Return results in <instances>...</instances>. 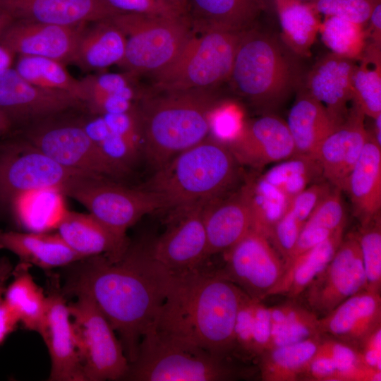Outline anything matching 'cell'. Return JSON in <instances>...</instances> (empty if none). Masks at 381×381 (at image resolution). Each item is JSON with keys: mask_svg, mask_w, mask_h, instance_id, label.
<instances>
[{"mask_svg": "<svg viewBox=\"0 0 381 381\" xmlns=\"http://www.w3.org/2000/svg\"><path fill=\"white\" fill-rule=\"evenodd\" d=\"M71 265L63 294L92 298L118 334L128 363L133 362L142 337L164 301L172 274L140 246H128L116 259L98 255Z\"/></svg>", "mask_w": 381, "mask_h": 381, "instance_id": "6da1fadb", "label": "cell"}, {"mask_svg": "<svg viewBox=\"0 0 381 381\" xmlns=\"http://www.w3.org/2000/svg\"><path fill=\"white\" fill-rule=\"evenodd\" d=\"M244 292L202 266L172 274L164 301L149 327L167 337L229 357L234 325Z\"/></svg>", "mask_w": 381, "mask_h": 381, "instance_id": "7a4b0ae2", "label": "cell"}, {"mask_svg": "<svg viewBox=\"0 0 381 381\" xmlns=\"http://www.w3.org/2000/svg\"><path fill=\"white\" fill-rule=\"evenodd\" d=\"M219 101L212 89H152L140 97L142 150L151 164L157 169L207 138L210 114Z\"/></svg>", "mask_w": 381, "mask_h": 381, "instance_id": "3957f363", "label": "cell"}, {"mask_svg": "<svg viewBox=\"0 0 381 381\" xmlns=\"http://www.w3.org/2000/svg\"><path fill=\"white\" fill-rule=\"evenodd\" d=\"M238 164L226 144L208 136L157 169L143 188L157 194L174 217L222 197L236 181Z\"/></svg>", "mask_w": 381, "mask_h": 381, "instance_id": "277c9868", "label": "cell"}, {"mask_svg": "<svg viewBox=\"0 0 381 381\" xmlns=\"http://www.w3.org/2000/svg\"><path fill=\"white\" fill-rule=\"evenodd\" d=\"M240 373L229 357L148 329L123 380L222 381L237 378Z\"/></svg>", "mask_w": 381, "mask_h": 381, "instance_id": "5b68a950", "label": "cell"}, {"mask_svg": "<svg viewBox=\"0 0 381 381\" xmlns=\"http://www.w3.org/2000/svg\"><path fill=\"white\" fill-rule=\"evenodd\" d=\"M193 33L177 57L154 73L153 90L212 89L229 79L242 32L213 28Z\"/></svg>", "mask_w": 381, "mask_h": 381, "instance_id": "8992f818", "label": "cell"}, {"mask_svg": "<svg viewBox=\"0 0 381 381\" xmlns=\"http://www.w3.org/2000/svg\"><path fill=\"white\" fill-rule=\"evenodd\" d=\"M229 80L236 92L254 104L271 108L287 96L294 72L273 37L248 29L242 32Z\"/></svg>", "mask_w": 381, "mask_h": 381, "instance_id": "52a82bcc", "label": "cell"}, {"mask_svg": "<svg viewBox=\"0 0 381 381\" xmlns=\"http://www.w3.org/2000/svg\"><path fill=\"white\" fill-rule=\"evenodd\" d=\"M126 37L119 65L131 75L150 74L169 65L193 35L188 16L165 17L123 13L109 18Z\"/></svg>", "mask_w": 381, "mask_h": 381, "instance_id": "ba28073f", "label": "cell"}, {"mask_svg": "<svg viewBox=\"0 0 381 381\" xmlns=\"http://www.w3.org/2000/svg\"><path fill=\"white\" fill-rule=\"evenodd\" d=\"M68 305L84 381L123 380L128 361L110 323L92 298L79 295Z\"/></svg>", "mask_w": 381, "mask_h": 381, "instance_id": "9c48e42d", "label": "cell"}, {"mask_svg": "<svg viewBox=\"0 0 381 381\" xmlns=\"http://www.w3.org/2000/svg\"><path fill=\"white\" fill-rule=\"evenodd\" d=\"M64 194L77 200L122 238H126L127 229L142 217L165 208L160 197L152 191L128 188L96 176L75 180Z\"/></svg>", "mask_w": 381, "mask_h": 381, "instance_id": "30bf717a", "label": "cell"}, {"mask_svg": "<svg viewBox=\"0 0 381 381\" xmlns=\"http://www.w3.org/2000/svg\"><path fill=\"white\" fill-rule=\"evenodd\" d=\"M4 136L0 138L1 205H9L17 194L33 188H56L64 193L75 180L95 176L62 166L26 138Z\"/></svg>", "mask_w": 381, "mask_h": 381, "instance_id": "8fae6325", "label": "cell"}, {"mask_svg": "<svg viewBox=\"0 0 381 381\" xmlns=\"http://www.w3.org/2000/svg\"><path fill=\"white\" fill-rule=\"evenodd\" d=\"M226 265L218 273L249 296L262 300L279 282L284 264L270 241L250 229L224 251Z\"/></svg>", "mask_w": 381, "mask_h": 381, "instance_id": "7c38bea8", "label": "cell"}, {"mask_svg": "<svg viewBox=\"0 0 381 381\" xmlns=\"http://www.w3.org/2000/svg\"><path fill=\"white\" fill-rule=\"evenodd\" d=\"M26 139L67 168L102 178L120 176L81 123L45 121L30 129Z\"/></svg>", "mask_w": 381, "mask_h": 381, "instance_id": "4fadbf2b", "label": "cell"}, {"mask_svg": "<svg viewBox=\"0 0 381 381\" xmlns=\"http://www.w3.org/2000/svg\"><path fill=\"white\" fill-rule=\"evenodd\" d=\"M365 282L356 235L349 234L327 267L306 288V301L313 312L326 315L344 301L365 289Z\"/></svg>", "mask_w": 381, "mask_h": 381, "instance_id": "5bb4252c", "label": "cell"}, {"mask_svg": "<svg viewBox=\"0 0 381 381\" xmlns=\"http://www.w3.org/2000/svg\"><path fill=\"white\" fill-rule=\"evenodd\" d=\"M205 205L172 217L166 231L147 247L151 257L171 274L198 268L207 259L203 223Z\"/></svg>", "mask_w": 381, "mask_h": 381, "instance_id": "9a60e30c", "label": "cell"}, {"mask_svg": "<svg viewBox=\"0 0 381 381\" xmlns=\"http://www.w3.org/2000/svg\"><path fill=\"white\" fill-rule=\"evenodd\" d=\"M81 104H83L66 92L30 83L15 68L0 72V110L13 126L50 118Z\"/></svg>", "mask_w": 381, "mask_h": 381, "instance_id": "2e32d148", "label": "cell"}, {"mask_svg": "<svg viewBox=\"0 0 381 381\" xmlns=\"http://www.w3.org/2000/svg\"><path fill=\"white\" fill-rule=\"evenodd\" d=\"M84 25L13 20L0 35V44L13 54L45 57L63 64L74 60Z\"/></svg>", "mask_w": 381, "mask_h": 381, "instance_id": "e0dca14e", "label": "cell"}, {"mask_svg": "<svg viewBox=\"0 0 381 381\" xmlns=\"http://www.w3.org/2000/svg\"><path fill=\"white\" fill-rule=\"evenodd\" d=\"M226 145L238 164L255 168L288 159L295 155L286 122L273 114L245 121L238 135Z\"/></svg>", "mask_w": 381, "mask_h": 381, "instance_id": "ac0fdd59", "label": "cell"}, {"mask_svg": "<svg viewBox=\"0 0 381 381\" xmlns=\"http://www.w3.org/2000/svg\"><path fill=\"white\" fill-rule=\"evenodd\" d=\"M47 296V312L40 334L51 358L52 381H84L77 354L72 322L59 281H52Z\"/></svg>", "mask_w": 381, "mask_h": 381, "instance_id": "d6986e66", "label": "cell"}, {"mask_svg": "<svg viewBox=\"0 0 381 381\" xmlns=\"http://www.w3.org/2000/svg\"><path fill=\"white\" fill-rule=\"evenodd\" d=\"M364 116L354 104L346 119L322 140L315 155L323 179L341 191L369 137Z\"/></svg>", "mask_w": 381, "mask_h": 381, "instance_id": "ffe728a7", "label": "cell"}, {"mask_svg": "<svg viewBox=\"0 0 381 381\" xmlns=\"http://www.w3.org/2000/svg\"><path fill=\"white\" fill-rule=\"evenodd\" d=\"M0 12L13 20L77 26L122 13L104 0H0Z\"/></svg>", "mask_w": 381, "mask_h": 381, "instance_id": "44dd1931", "label": "cell"}, {"mask_svg": "<svg viewBox=\"0 0 381 381\" xmlns=\"http://www.w3.org/2000/svg\"><path fill=\"white\" fill-rule=\"evenodd\" d=\"M355 60L331 53L317 62L308 78L309 94L324 106L336 127L348 116L353 107L350 103H355Z\"/></svg>", "mask_w": 381, "mask_h": 381, "instance_id": "7402d4cb", "label": "cell"}, {"mask_svg": "<svg viewBox=\"0 0 381 381\" xmlns=\"http://www.w3.org/2000/svg\"><path fill=\"white\" fill-rule=\"evenodd\" d=\"M207 258L224 252L251 229L252 214L246 184L237 192L207 203L203 210Z\"/></svg>", "mask_w": 381, "mask_h": 381, "instance_id": "603a6c76", "label": "cell"}, {"mask_svg": "<svg viewBox=\"0 0 381 381\" xmlns=\"http://www.w3.org/2000/svg\"><path fill=\"white\" fill-rule=\"evenodd\" d=\"M381 325L380 293L363 289L319 319L320 334L358 349L364 339Z\"/></svg>", "mask_w": 381, "mask_h": 381, "instance_id": "cb8c5ba5", "label": "cell"}, {"mask_svg": "<svg viewBox=\"0 0 381 381\" xmlns=\"http://www.w3.org/2000/svg\"><path fill=\"white\" fill-rule=\"evenodd\" d=\"M56 230L83 258L105 255L110 259H116L128 246L126 238L114 234L90 212L68 210Z\"/></svg>", "mask_w": 381, "mask_h": 381, "instance_id": "d4e9b609", "label": "cell"}, {"mask_svg": "<svg viewBox=\"0 0 381 381\" xmlns=\"http://www.w3.org/2000/svg\"><path fill=\"white\" fill-rule=\"evenodd\" d=\"M343 191L349 195L361 224L380 215L381 146L370 133Z\"/></svg>", "mask_w": 381, "mask_h": 381, "instance_id": "484cf974", "label": "cell"}, {"mask_svg": "<svg viewBox=\"0 0 381 381\" xmlns=\"http://www.w3.org/2000/svg\"><path fill=\"white\" fill-rule=\"evenodd\" d=\"M0 248L16 255L21 263L46 270L68 266L83 259L57 232L0 231Z\"/></svg>", "mask_w": 381, "mask_h": 381, "instance_id": "4316f807", "label": "cell"}, {"mask_svg": "<svg viewBox=\"0 0 381 381\" xmlns=\"http://www.w3.org/2000/svg\"><path fill=\"white\" fill-rule=\"evenodd\" d=\"M65 195L56 188H39L17 194L10 207L18 224L26 231L56 230L68 212Z\"/></svg>", "mask_w": 381, "mask_h": 381, "instance_id": "83f0119b", "label": "cell"}, {"mask_svg": "<svg viewBox=\"0 0 381 381\" xmlns=\"http://www.w3.org/2000/svg\"><path fill=\"white\" fill-rule=\"evenodd\" d=\"M286 122L297 156L315 157L322 140L337 128L324 106L309 92L297 98Z\"/></svg>", "mask_w": 381, "mask_h": 381, "instance_id": "f1b7e54d", "label": "cell"}, {"mask_svg": "<svg viewBox=\"0 0 381 381\" xmlns=\"http://www.w3.org/2000/svg\"><path fill=\"white\" fill-rule=\"evenodd\" d=\"M188 7L192 12L189 20L198 30L219 28L243 32L249 29L265 3L263 0H188Z\"/></svg>", "mask_w": 381, "mask_h": 381, "instance_id": "f546056e", "label": "cell"}, {"mask_svg": "<svg viewBox=\"0 0 381 381\" xmlns=\"http://www.w3.org/2000/svg\"><path fill=\"white\" fill-rule=\"evenodd\" d=\"M344 229L345 226L337 229L327 238L294 259L268 296L286 294L294 298L301 295L333 258L344 238Z\"/></svg>", "mask_w": 381, "mask_h": 381, "instance_id": "4dcf8cb0", "label": "cell"}, {"mask_svg": "<svg viewBox=\"0 0 381 381\" xmlns=\"http://www.w3.org/2000/svg\"><path fill=\"white\" fill-rule=\"evenodd\" d=\"M126 50V37L109 19L83 28L73 61L85 68H104L119 64Z\"/></svg>", "mask_w": 381, "mask_h": 381, "instance_id": "1f68e13d", "label": "cell"}, {"mask_svg": "<svg viewBox=\"0 0 381 381\" xmlns=\"http://www.w3.org/2000/svg\"><path fill=\"white\" fill-rule=\"evenodd\" d=\"M30 265L20 262L13 270V280L5 289L4 299L25 328L41 334L47 312V296L29 272Z\"/></svg>", "mask_w": 381, "mask_h": 381, "instance_id": "d6a6232c", "label": "cell"}, {"mask_svg": "<svg viewBox=\"0 0 381 381\" xmlns=\"http://www.w3.org/2000/svg\"><path fill=\"white\" fill-rule=\"evenodd\" d=\"M321 339L320 335H317L265 351L259 356L262 380L294 381L301 379Z\"/></svg>", "mask_w": 381, "mask_h": 381, "instance_id": "836d02e7", "label": "cell"}, {"mask_svg": "<svg viewBox=\"0 0 381 381\" xmlns=\"http://www.w3.org/2000/svg\"><path fill=\"white\" fill-rule=\"evenodd\" d=\"M270 334L269 308L244 292L234 325V351L238 349L249 358L259 357L268 349Z\"/></svg>", "mask_w": 381, "mask_h": 381, "instance_id": "e575fe53", "label": "cell"}, {"mask_svg": "<svg viewBox=\"0 0 381 381\" xmlns=\"http://www.w3.org/2000/svg\"><path fill=\"white\" fill-rule=\"evenodd\" d=\"M269 310L270 334L268 349L321 335L319 318L313 311L294 303L271 307Z\"/></svg>", "mask_w": 381, "mask_h": 381, "instance_id": "d590c367", "label": "cell"}, {"mask_svg": "<svg viewBox=\"0 0 381 381\" xmlns=\"http://www.w3.org/2000/svg\"><path fill=\"white\" fill-rule=\"evenodd\" d=\"M284 38L296 53L306 55L313 44L320 23L308 2L275 0Z\"/></svg>", "mask_w": 381, "mask_h": 381, "instance_id": "8d00e7d4", "label": "cell"}, {"mask_svg": "<svg viewBox=\"0 0 381 381\" xmlns=\"http://www.w3.org/2000/svg\"><path fill=\"white\" fill-rule=\"evenodd\" d=\"M380 47L374 43L365 48L352 75L354 102L365 116L372 119L381 114Z\"/></svg>", "mask_w": 381, "mask_h": 381, "instance_id": "74e56055", "label": "cell"}, {"mask_svg": "<svg viewBox=\"0 0 381 381\" xmlns=\"http://www.w3.org/2000/svg\"><path fill=\"white\" fill-rule=\"evenodd\" d=\"M15 69L30 83L66 92L84 104L85 93L80 80L71 76L62 63L45 57L20 56Z\"/></svg>", "mask_w": 381, "mask_h": 381, "instance_id": "f35d334b", "label": "cell"}, {"mask_svg": "<svg viewBox=\"0 0 381 381\" xmlns=\"http://www.w3.org/2000/svg\"><path fill=\"white\" fill-rule=\"evenodd\" d=\"M251 214V229L268 239L277 222L286 212L291 200L279 189L262 176L246 183Z\"/></svg>", "mask_w": 381, "mask_h": 381, "instance_id": "ab89813d", "label": "cell"}, {"mask_svg": "<svg viewBox=\"0 0 381 381\" xmlns=\"http://www.w3.org/2000/svg\"><path fill=\"white\" fill-rule=\"evenodd\" d=\"M262 177L282 191L290 200L310 185L323 179L320 166L315 157L297 155L277 164Z\"/></svg>", "mask_w": 381, "mask_h": 381, "instance_id": "60d3db41", "label": "cell"}, {"mask_svg": "<svg viewBox=\"0 0 381 381\" xmlns=\"http://www.w3.org/2000/svg\"><path fill=\"white\" fill-rule=\"evenodd\" d=\"M80 123L119 175L126 174L140 150L122 136L112 132L102 116Z\"/></svg>", "mask_w": 381, "mask_h": 381, "instance_id": "b9f144b4", "label": "cell"}, {"mask_svg": "<svg viewBox=\"0 0 381 381\" xmlns=\"http://www.w3.org/2000/svg\"><path fill=\"white\" fill-rule=\"evenodd\" d=\"M318 349L330 358L334 381H380L381 371L368 367L356 347L332 338L321 339Z\"/></svg>", "mask_w": 381, "mask_h": 381, "instance_id": "7bdbcfd3", "label": "cell"}, {"mask_svg": "<svg viewBox=\"0 0 381 381\" xmlns=\"http://www.w3.org/2000/svg\"><path fill=\"white\" fill-rule=\"evenodd\" d=\"M319 31L332 53L355 61L363 56L365 48L363 25L336 16H325Z\"/></svg>", "mask_w": 381, "mask_h": 381, "instance_id": "ee69618b", "label": "cell"}, {"mask_svg": "<svg viewBox=\"0 0 381 381\" xmlns=\"http://www.w3.org/2000/svg\"><path fill=\"white\" fill-rule=\"evenodd\" d=\"M365 275V289L380 293L381 287V220L380 215L361 224L356 234Z\"/></svg>", "mask_w": 381, "mask_h": 381, "instance_id": "f6af8a7d", "label": "cell"}, {"mask_svg": "<svg viewBox=\"0 0 381 381\" xmlns=\"http://www.w3.org/2000/svg\"><path fill=\"white\" fill-rule=\"evenodd\" d=\"M341 196V190L334 187L319 202L303 226L325 229L331 232L345 226L346 210Z\"/></svg>", "mask_w": 381, "mask_h": 381, "instance_id": "bcb514c9", "label": "cell"}, {"mask_svg": "<svg viewBox=\"0 0 381 381\" xmlns=\"http://www.w3.org/2000/svg\"><path fill=\"white\" fill-rule=\"evenodd\" d=\"M380 0H310L317 13L336 16L364 26Z\"/></svg>", "mask_w": 381, "mask_h": 381, "instance_id": "7dc6e473", "label": "cell"}, {"mask_svg": "<svg viewBox=\"0 0 381 381\" xmlns=\"http://www.w3.org/2000/svg\"><path fill=\"white\" fill-rule=\"evenodd\" d=\"M244 123L243 111L237 104L219 101L210 114V134L228 144L238 135Z\"/></svg>", "mask_w": 381, "mask_h": 381, "instance_id": "c3c4849f", "label": "cell"}, {"mask_svg": "<svg viewBox=\"0 0 381 381\" xmlns=\"http://www.w3.org/2000/svg\"><path fill=\"white\" fill-rule=\"evenodd\" d=\"M85 93L84 104L108 96H120L132 101L135 92L130 85L127 76L119 73H104L91 75L80 80Z\"/></svg>", "mask_w": 381, "mask_h": 381, "instance_id": "681fc988", "label": "cell"}, {"mask_svg": "<svg viewBox=\"0 0 381 381\" xmlns=\"http://www.w3.org/2000/svg\"><path fill=\"white\" fill-rule=\"evenodd\" d=\"M114 9L123 13L154 16H187L167 0H104Z\"/></svg>", "mask_w": 381, "mask_h": 381, "instance_id": "f907efd6", "label": "cell"}, {"mask_svg": "<svg viewBox=\"0 0 381 381\" xmlns=\"http://www.w3.org/2000/svg\"><path fill=\"white\" fill-rule=\"evenodd\" d=\"M102 116L112 132L122 136L142 150V129L137 107L127 111L108 114Z\"/></svg>", "mask_w": 381, "mask_h": 381, "instance_id": "816d5d0a", "label": "cell"}, {"mask_svg": "<svg viewBox=\"0 0 381 381\" xmlns=\"http://www.w3.org/2000/svg\"><path fill=\"white\" fill-rule=\"evenodd\" d=\"M358 350L368 367L381 371V325L364 339Z\"/></svg>", "mask_w": 381, "mask_h": 381, "instance_id": "f5cc1de1", "label": "cell"}, {"mask_svg": "<svg viewBox=\"0 0 381 381\" xmlns=\"http://www.w3.org/2000/svg\"><path fill=\"white\" fill-rule=\"evenodd\" d=\"M4 291L5 287L0 289V344L15 329L19 322L4 301Z\"/></svg>", "mask_w": 381, "mask_h": 381, "instance_id": "db71d44e", "label": "cell"}, {"mask_svg": "<svg viewBox=\"0 0 381 381\" xmlns=\"http://www.w3.org/2000/svg\"><path fill=\"white\" fill-rule=\"evenodd\" d=\"M368 23L373 32L372 37L375 44L380 45L381 36V3H378L374 8Z\"/></svg>", "mask_w": 381, "mask_h": 381, "instance_id": "11a10c76", "label": "cell"}, {"mask_svg": "<svg viewBox=\"0 0 381 381\" xmlns=\"http://www.w3.org/2000/svg\"><path fill=\"white\" fill-rule=\"evenodd\" d=\"M13 266L6 257L0 258V289L5 287L6 282L12 275Z\"/></svg>", "mask_w": 381, "mask_h": 381, "instance_id": "9f6ffc18", "label": "cell"}, {"mask_svg": "<svg viewBox=\"0 0 381 381\" xmlns=\"http://www.w3.org/2000/svg\"><path fill=\"white\" fill-rule=\"evenodd\" d=\"M13 55L11 51L0 44V72L11 68Z\"/></svg>", "mask_w": 381, "mask_h": 381, "instance_id": "6f0895ef", "label": "cell"}, {"mask_svg": "<svg viewBox=\"0 0 381 381\" xmlns=\"http://www.w3.org/2000/svg\"><path fill=\"white\" fill-rule=\"evenodd\" d=\"M13 128L8 118L0 110V138L8 134Z\"/></svg>", "mask_w": 381, "mask_h": 381, "instance_id": "680465c9", "label": "cell"}, {"mask_svg": "<svg viewBox=\"0 0 381 381\" xmlns=\"http://www.w3.org/2000/svg\"><path fill=\"white\" fill-rule=\"evenodd\" d=\"M375 120L373 135L370 136L381 146V114L373 119Z\"/></svg>", "mask_w": 381, "mask_h": 381, "instance_id": "91938a15", "label": "cell"}, {"mask_svg": "<svg viewBox=\"0 0 381 381\" xmlns=\"http://www.w3.org/2000/svg\"><path fill=\"white\" fill-rule=\"evenodd\" d=\"M168 2L180 9L186 16V8L188 3V0H167Z\"/></svg>", "mask_w": 381, "mask_h": 381, "instance_id": "94428289", "label": "cell"}, {"mask_svg": "<svg viewBox=\"0 0 381 381\" xmlns=\"http://www.w3.org/2000/svg\"><path fill=\"white\" fill-rule=\"evenodd\" d=\"M13 20L11 17L0 12V35Z\"/></svg>", "mask_w": 381, "mask_h": 381, "instance_id": "6125c7cd", "label": "cell"}, {"mask_svg": "<svg viewBox=\"0 0 381 381\" xmlns=\"http://www.w3.org/2000/svg\"><path fill=\"white\" fill-rule=\"evenodd\" d=\"M302 2H308L310 0H296Z\"/></svg>", "mask_w": 381, "mask_h": 381, "instance_id": "be15d7a7", "label": "cell"}]
</instances>
